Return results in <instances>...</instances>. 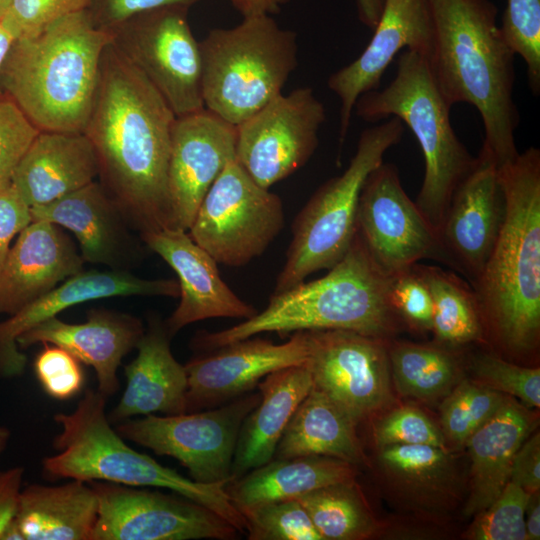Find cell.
Masks as SVG:
<instances>
[{"label":"cell","mask_w":540,"mask_h":540,"mask_svg":"<svg viewBox=\"0 0 540 540\" xmlns=\"http://www.w3.org/2000/svg\"><path fill=\"white\" fill-rule=\"evenodd\" d=\"M434 43L428 60L447 103H467L484 126L482 144L498 166L519 152L515 131L520 122L514 102L515 53L497 25L490 0H429Z\"/></svg>","instance_id":"obj_2"},{"label":"cell","mask_w":540,"mask_h":540,"mask_svg":"<svg viewBox=\"0 0 540 540\" xmlns=\"http://www.w3.org/2000/svg\"><path fill=\"white\" fill-rule=\"evenodd\" d=\"M111 41L86 10L16 39L0 67L1 93L40 131L83 132Z\"/></svg>","instance_id":"obj_4"},{"label":"cell","mask_w":540,"mask_h":540,"mask_svg":"<svg viewBox=\"0 0 540 540\" xmlns=\"http://www.w3.org/2000/svg\"><path fill=\"white\" fill-rule=\"evenodd\" d=\"M98 500L91 540H231L239 531L210 509L181 495L89 481Z\"/></svg>","instance_id":"obj_14"},{"label":"cell","mask_w":540,"mask_h":540,"mask_svg":"<svg viewBox=\"0 0 540 540\" xmlns=\"http://www.w3.org/2000/svg\"><path fill=\"white\" fill-rule=\"evenodd\" d=\"M526 540L540 539V502L539 491L531 493L525 512Z\"/></svg>","instance_id":"obj_52"},{"label":"cell","mask_w":540,"mask_h":540,"mask_svg":"<svg viewBox=\"0 0 540 540\" xmlns=\"http://www.w3.org/2000/svg\"><path fill=\"white\" fill-rule=\"evenodd\" d=\"M260 399V392L254 391L202 411L148 414L127 419L116 431L157 455L177 459L196 482H229L241 425Z\"/></svg>","instance_id":"obj_12"},{"label":"cell","mask_w":540,"mask_h":540,"mask_svg":"<svg viewBox=\"0 0 540 540\" xmlns=\"http://www.w3.org/2000/svg\"><path fill=\"white\" fill-rule=\"evenodd\" d=\"M356 233L369 255L389 277L423 259L440 262L453 270L438 231L406 194L397 167L381 163L362 188Z\"/></svg>","instance_id":"obj_13"},{"label":"cell","mask_w":540,"mask_h":540,"mask_svg":"<svg viewBox=\"0 0 540 540\" xmlns=\"http://www.w3.org/2000/svg\"><path fill=\"white\" fill-rule=\"evenodd\" d=\"M377 465L391 490L416 510L448 509L458 494L456 465L446 449L429 445L378 447Z\"/></svg>","instance_id":"obj_30"},{"label":"cell","mask_w":540,"mask_h":540,"mask_svg":"<svg viewBox=\"0 0 540 540\" xmlns=\"http://www.w3.org/2000/svg\"><path fill=\"white\" fill-rule=\"evenodd\" d=\"M39 132L14 101L0 96V188L11 183L16 167Z\"/></svg>","instance_id":"obj_44"},{"label":"cell","mask_w":540,"mask_h":540,"mask_svg":"<svg viewBox=\"0 0 540 540\" xmlns=\"http://www.w3.org/2000/svg\"><path fill=\"white\" fill-rule=\"evenodd\" d=\"M325 107L311 87L280 94L236 126L235 159L270 189L303 167L318 147Z\"/></svg>","instance_id":"obj_15"},{"label":"cell","mask_w":540,"mask_h":540,"mask_svg":"<svg viewBox=\"0 0 540 540\" xmlns=\"http://www.w3.org/2000/svg\"><path fill=\"white\" fill-rule=\"evenodd\" d=\"M13 0H0V19L6 13Z\"/></svg>","instance_id":"obj_57"},{"label":"cell","mask_w":540,"mask_h":540,"mask_svg":"<svg viewBox=\"0 0 540 540\" xmlns=\"http://www.w3.org/2000/svg\"><path fill=\"white\" fill-rule=\"evenodd\" d=\"M434 26L429 0H384L373 36L358 58L333 73L327 85L340 99V149L345 141L355 104L376 90L389 64L404 48L429 60Z\"/></svg>","instance_id":"obj_20"},{"label":"cell","mask_w":540,"mask_h":540,"mask_svg":"<svg viewBox=\"0 0 540 540\" xmlns=\"http://www.w3.org/2000/svg\"><path fill=\"white\" fill-rule=\"evenodd\" d=\"M84 260L60 226L31 221L10 247L0 272V315H13L69 277Z\"/></svg>","instance_id":"obj_23"},{"label":"cell","mask_w":540,"mask_h":540,"mask_svg":"<svg viewBox=\"0 0 540 540\" xmlns=\"http://www.w3.org/2000/svg\"><path fill=\"white\" fill-rule=\"evenodd\" d=\"M391 277L376 265L356 233L344 257L323 277L273 293L267 307L230 328L197 333L192 346L208 351L276 332L345 330L388 340L400 319L389 296Z\"/></svg>","instance_id":"obj_5"},{"label":"cell","mask_w":540,"mask_h":540,"mask_svg":"<svg viewBox=\"0 0 540 540\" xmlns=\"http://www.w3.org/2000/svg\"><path fill=\"white\" fill-rule=\"evenodd\" d=\"M355 465L326 456H300L272 459L229 481L225 490L240 507L297 498L315 489L355 480Z\"/></svg>","instance_id":"obj_33"},{"label":"cell","mask_w":540,"mask_h":540,"mask_svg":"<svg viewBox=\"0 0 540 540\" xmlns=\"http://www.w3.org/2000/svg\"><path fill=\"white\" fill-rule=\"evenodd\" d=\"M531 493L509 480L468 532L475 540H526L525 512Z\"/></svg>","instance_id":"obj_40"},{"label":"cell","mask_w":540,"mask_h":540,"mask_svg":"<svg viewBox=\"0 0 540 540\" xmlns=\"http://www.w3.org/2000/svg\"><path fill=\"white\" fill-rule=\"evenodd\" d=\"M505 216L472 287L494 340L512 355L533 353L540 335V150L498 167Z\"/></svg>","instance_id":"obj_3"},{"label":"cell","mask_w":540,"mask_h":540,"mask_svg":"<svg viewBox=\"0 0 540 540\" xmlns=\"http://www.w3.org/2000/svg\"><path fill=\"white\" fill-rule=\"evenodd\" d=\"M94 148L83 132L40 131L11 184L29 208L53 202L95 181Z\"/></svg>","instance_id":"obj_26"},{"label":"cell","mask_w":540,"mask_h":540,"mask_svg":"<svg viewBox=\"0 0 540 540\" xmlns=\"http://www.w3.org/2000/svg\"><path fill=\"white\" fill-rule=\"evenodd\" d=\"M498 167L482 146L474 166L455 189L439 229L453 271L471 286L495 246L505 216Z\"/></svg>","instance_id":"obj_19"},{"label":"cell","mask_w":540,"mask_h":540,"mask_svg":"<svg viewBox=\"0 0 540 540\" xmlns=\"http://www.w3.org/2000/svg\"><path fill=\"white\" fill-rule=\"evenodd\" d=\"M200 0H90L87 13L99 29L111 32L127 19L157 8L182 5L190 7Z\"/></svg>","instance_id":"obj_47"},{"label":"cell","mask_w":540,"mask_h":540,"mask_svg":"<svg viewBox=\"0 0 540 540\" xmlns=\"http://www.w3.org/2000/svg\"><path fill=\"white\" fill-rule=\"evenodd\" d=\"M141 239L178 276L180 302L165 323L171 337L194 322L211 318L247 320L258 312L224 282L218 263L188 231L167 227L143 234Z\"/></svg>","instance_id":"obj_21"},{"label":"cell","mask_w":540,"mask_h":540,"mask_svg":"<svg viewBox=\"0 0 540 540\" xmlns=\"http://www.w3.org/2000/svg\"><path fill=\"white\" fill-rule=\"evenodd\" d=\"M98 500L88 482L22 488L16 520L25 540H91Z\"/></svg>","instance_id":"obj_31"},{"label":"cell","mask_w":540,"mask_h":540,"mask_svg":"<svg viewBox=\"0 0 540 540\" xmlns=\"http://www.w3.org/2000/svg\"><path fill=\"white\" fill-rule=\"evenodd\" d=\"M471 368L481 384L513 395L527 407L540 406V369L517 365L491 353L471 357Z\"/></svg>","instance_id":"obj_41"},{"label":"cell","mask_w":540,"mask_h":540,"mask_svg":"<svg viewBox=\"0 0 540 540\" xmlns=\"http://www.w3.org/2000/svg\"><path fill=\"white\" fill-rule=\"evenodd\" d=\"M368 122L398 118L414 134L424 158V177L416 204L438 231L451 197L475 164L450 121L443 97L422 55L404 49L394 79L382 90L361 95L354 107Z\"/></svg>","instance_id":"obj_7"},{"label":"cell","mask_w":540,"mask_h":540,"mask_svg":"<svg viewBox=\"0 0 540 540\" xmlns=\"http://www.w3.org/2000/svg\"><path fill=\"white\" fill-rule=\"evenodd\" d=\"M509 480L517 483L529 493L540 488V435L527 438L517 451L510 471Z\"/></svg>","instance_id":"obj_49"},{"label":"cell","mask_w":540,"mask_h":540,"mask_svg":"<svg viewBox=\"0 0 540 540\" xmlns=\"http://www.w3.org/2000/svg\"><path fill=\"white\" fill-rule=\"evenodd\" d=\"M13 41V37L10 35V33L0 21V67ZM1 95L2 93L0 90V96Z\"/></svg>","instance_id":"obj_55"},{"label":"cell","mask_w":540,"mask_h":540,"mask_svg":"<svg viewBox=\"0 0 540 540\" xmlns=\"http://www.w3.org/2000/svg\"><path fill=\"white\" fill-rule=\"evenodd\" d=\"M501 33L526 64L528 86L540 94V0H507Z\"/></svg>","instance_id":"obj_39"},{"label":"cell","mask_w":540,"mask_h":540,"mask_svg":"<svg viewBox=\"0 0 540 540\" xmlns=\"http://www.w3.org/2000/svg\"><path fill=\"white\" fill-rule=\"evenodd\" d=\"M24 469L12 467L0 470V536L16 517Z\"/></svg>","instance_id":"obj_50"},{"label":"cell","mask_w":540,"mask_h":540,"mask_svg":"<svg viewBox=\"0 0 540 540\" xmlns=\"http://www.w3.org/2000/svg\"><path fill=\"white\" fill-rule=\"evenodd\" d=\"M324 540H360L377 525L355 480L327 485L296 498Z\"/></svg>","instance_id":"obj_36"},{"label":"cell","mask_w":540,"mask_h":540,"mask_svg":"<svg viewBox=\"0 0 540 540\" xmlns=\"http://www.w3.org/2000/svg\"><path fill=\"white\" fill-rule=\"evenodd\" d=\"M0 540H25L23 532L14 518L4 529L0 536Z\"/></svg>","instance_id":"obj_54"},{"label":"cell","mask_w":540,"mask_h":540,"mask_svg":"<svg viewBox=\"0 0 540 540\" xmlns=\"http://www.w3.org/2000/svg\"><path fill=\"white\" fill-rule=\"evenodd\" d=\"M356 425L340 406L312 387L286 426L273 458L326 456L356 466L365 460Z\"/></svg>","instance_id":"obj_32"},{"label":"cell","mask_w":540,"mask_h":540,"mask_svg":"<svg viewBox=\"0 0 540 540\" xmlns=\"http://www.w3.org/2000/svg\"><path fill=\"white\" fill-rule=\"evenodd\" d=\"M377 447L388 445H429L446 449L442 431L415 407H399L374 425Z\"/></svg>","instance_id":"obj_42"},{"label":"cell","mask_w":540,"mask_h":540,"mask_svg":"<svg viewBox=\"0 0 540 540\" xmlns=\"http://www.w3.org/2000/svg\"><path fill=\"white\" fill-rule=\"evenodd\" d=\"M189 8L149 10L111 31L112 44L154 86L176 117L205 108L200 44L188 22Z\"/></svg>","instance_id":"obj_11"},{"label":"cell","mask_w":540,"mask_h":540,"mask_svg":"<svg viewBox=\"0 0 540 540\" xmlns=\"http://www.w3.org/2000/svg\"><path fill=\"white\" fill-rule=\"evenodd\" d=\"M283 227L280 197L232 159L204 196L188 233L218 264L240 267L261 256Z\"/></svg>","instance_id":"obj_10"},{"label":"cell","mask_w":540,"mask_h":540,"mask_svg":"<svg viewBox=\"0 0 540 540\" xmlns=\"http://www.w3.org/2000/svg\"><path fill=\"white\" fill-rule=\"evenodd\" d=\"M432 298V330L439 344L457 347L482 341L484 321L478 299L467 280L453 270L416 263Z\"/></svg>","instance_id":"obj_34"},{"label":"cell","mask_w":540,"mask_h":540,"mask_svg":"<svg viewBox=\"0 0 540 540\" xmlns=\"http://www.w3.org/2000/svg\"><path fill=\"white\" fill-rule=\"evenodd\" d=\"M306 364L313 387L340 406L355 423L391 400V373L384 339L345 330L305 331Z\"/></svg>","instance_id":"obj_16"},{"label":"cell","mask_w":540,"mask_h":540,"mask_svg":"<svg viewBox=\"0 0 540 540\" xmlns=\"http://www.w3.org/2000/svg\"><path fill=\"white\" fill-rule=\"evenodd\" d=\"M32 221L29 206L10 183L0 188V272L11 241Z\"/></svg>","instance_id":"obj_48"},{"label":"cell","mask_w":540,"mask_h":540,"mask_svg":"<svg viewBox=\"0 0 540 540\" xmlns=\"http://www.w3.org/2000/svg\"><path fill=\"white\" fill-rule=\"evenodd\" d=\"M507 396L483 384L464 381L443 401L442 433L455 444H465L505 402Z\"/></svg>","instance_id":"obj_37"},{"label":"cell","mask_w":540,"mask_h":540,"mask_svg":"<svg viewBox=\"0 0 540 540\" xmlns=\"http://www.w3.org/2000/svg\"><path fill=\"white\" fill-rule=\"evenodd\" d=\"M391 380L399 394L420 400L444 395L455 382L457 356L444 345L386 341Z\"/></svg>","instance_id":"obj_35"},{"label":"cell","mask_w":540,"mask_h":540,"mask_svg":"<svg viewBox=\"0 0 540 540\" xmlns=\"http://www.w3.org/2000/svg\"><path fill=\"white\" fill-rule=\"evenodd\" d=\"M384 0H357L359 20L373 31L382 13Z\"/></svg>","instance_id":"obj_53"},{"label":"cell","mask_w":540,"mask_h":540,"mask_svg":"<svg viewBox=\"0 0 540 540\" xmlns=\"http://www.w3.org/2000/svg\"><path fill=\"white\" fill-rule=\"evenodd\" d=\"M90 0H13L0 19L14 40L33 36L55 21L84 10Z\"/></svg>","instance_id":"obj_43"},{"label":"cell","mask_w":540,"mask_h":540,"mask_svg":"<svg viewBox=\"0 0 540 540\" xmlns=\"http://www.w3.org/2000/svg\"><path fill=\"white\" fill-rule=\"evenodd\" d=\"M257 387L261 399L241 425L231 469L232 480L273 459L286 426L311 391L313 380L305 362L268 374Z\"/></svg>","instance_id":"obj_28"},{"label":"cell","mask_w":540,"mask_h":540,"mask_svg":"<svg viewBox=\"0 0 540 540\" xmlns=\"http://www.w3.org/2000/svg\"><path fill=\"white\" fill-rule=\"evenodd\" d=\"M308 353L305 331L294 332L282 344L252 336L204 351L184 365L185 413L218 407L247 394L268 374L305 363Z\"/></svg>","instance_id":"obj_17"},{"label":"cell","mask_w":540,"mask_h":540,"mask_svg":"<svg viewBox=\"0 0 540 540\" xmlns=\"http://www.w3.org/2000/svg\"><path fill=\"white\" fill-rule=\"evenodd\" d=\"M236 126L206 108L176 117L167 172L171 227L188 231L204 196L236 154Z\"/></svg>","instance_id":"obj_18"},{"label":"cell","mask_w":540,"mask_h":540,"mask_svg":"<svg viewBox=\"0 0 540 540\" xmlns=\"http://www.w3.org/2000/svg\"><path fill=\"white\" fill-rule=\"evenodd\" d=\"M532 429L529 412L507 397L495 415L467 440L471 479L466 515L476 516L499 496L509 481L513 459Z\"/></svg>","instance_id":"obj_29"},{"label":"cell","mask_w":540,"mask_h":540,"mask_svg":"<svg viewBox=\"0 0 540 540\" xmlns=\"http://www.w3.org/2000/svg\"><path fill=\"white\" fill-rule=\"evenodd\" d=\"M199 44L204 107L235 126L280 95L298 65L296 33L271 15L214 28Z\"/></svg>","instance_id":"obj_8"},{"label":"cell","mask_w":540,"mask_h":540,"mask_svg":"<svg viewBox=\"0 0 540 540\" xmlns=\"http://www.w3.org/2000/svg\"><path fill=\"white\" fill-rule=\"evenodd\" d=\"M166 325L152 319L136 345L137 356L125 366L126 389L108 419L112 422L160 412H186L187 373L173 356Z\"/></svg>","instance_id":"obj_27"},{"label":"cell","mask_w":540,"mask_h":540,"mask_svg":"<svg viewBox=\"0 0 540 540\" xmlns=\"http://www.w3.org/2000/svg\"><path fill=\"white\" fill-rule=\"evenodd\" d=\"M144 331L137 317L98 308L91 309L87 321L80 324L52 317L19 336L17 344L23 349L38 343L66 349L94 368L97 391L107 398L118 391V367L122 358L136 348Z\"/></svg>","instance_id":"obj_24"},{"label":"cell","mask_w":540,"mask_h":540,"mask_svg":"<svg viewBox=\"0 0 540 540\" xmlns=\"http://www.w3.org/2000/svg\"><path fill=\"white\" fill-rule=\"evenodd\" d=\"M118 296L179 297L174 279H143L127 270L81 271L0 322V376L23 373L26 356L17 339L38 324L60 312L87 301Z\"/></svg>","instance_id":"obj_22"},{"label":"cell","mask_w":540,"mask_h":540,"mask_svg":"<svg viewBox=\"0 0 540 540\" xmlns=\"http://www.w3.org/2000/svg\"><path fill=\"white\" fill-rule=\"evenodd\" d=\"M105 404L106 397L87 389L73 412L54 416L61 426L53 441L59 453L43 460L45 474L169 489L218 514L239 533L246 532L245 520L225 490L228 482H196L132 449L111 427Z\"/></svg>","instance_id":"obj_6"},{"label":"cell","mask_w":540,"mask_h":540,"mask_svg":"<svg viewBox=\"0 0 540 540\" xmlns=\"http://www.w3.org/2000/svg\"><path fill=\"white\" fill-rule=\"evenodd\" d=\"M243 17L273 15L281 11L290 0H229Z\"/></svg>","instance_id":"obj_51"},{"label":"cell","mask_w":540,"mask_h":540,"mask_svg":"<svg viewBox=\"0 0 540 540\" xmlns=\"http://www.w3.org/2000/svg\"><path fill=\"white\" fill-rule=\"evenodd\" d=\"M249 540H324L296 499H283L238 508Z\"/></svg>","instance_id":"obj_38"},{"label":"cell","mask_w":540,"mask_h":540,"mask_svg":"<svg viewBox=\"0 0 540 540\" xmlns=\"http://www.w3.org/2000/svg\"><path fill=\"white\" fill-rule=\"evenodd\" d=\"M34 371L43 390L57 400L75 396L84 383L80 361L66 349L45 344L34 362Z\"/></svg>","instance_id":"obj_45"},{"label":"cell","mask_w":540,"mask_h":540,"mask_svg":"<svg viewBox=\"0 0 540 540\" xmlns=\"http://www.w3.org/2000/svg\"><path fill=\"white\" fill-rule=\"evenodd\" d=\"M175 120L161 94L111 41L83 133L96 153L101 185L140 236L171 227L167 172Z\"/></svg>","instance_id":"obj_1"},{"label":"cell","mask_w":540,"mask_h":540,"mask_svg":"<svg viewBox=\"0 0 540 540\" xmlns=\"http://www.w3.org/2000/svg\"><path fill=\"white\" fill-rule=\"evenodd\" d=\"M10 436V430L6 426L0 424V454L6 449Z\"/></svg>","instance_id":"obj_56"},{"label":"cell","mask_w":540,"mask_h":540,"mask_svg":"<svg viewBox=\"0 0 540 540\" xmlns=\"http://www.w3.org/2000/svg\"><path fill=\"white\" fill-rule=\"evenodd\" d=\"M32 221L54 223L71 231L84 262L126 270L137 247L123 213L100 182L90 184L45 205L30 208Z\"/></svg>","instance_id":"obj_25"},{"label":"cell","mask_w":540,"mask_h":540,"mask_svg":"<svg viewBox=\"0 0 540 540\" xmlns=\"http://www.w3.org/2000/svg\"><path fill=\"white\" fill-rule=\"evenodd\" d=\"M389 296L399 319H403L415 330H432L431 294L414 266L391 277Z\"/></svg>","instance_id":"obj_46"},{"label":"cell","mask_w":540,"mask_h":540,"mask_svg":"<svg viewBox=\"0 0 540 540\" xmlns=\"http://www.w3.org/2000/svg\"><path fill=\"white\" fill-rule=\"evenodd\" d=\"M404 124L396 117L362 131L345 171L323 183L292 224V239L273 293H281L322 269L329 270L349 250L357 231L359 199L370 173L398 144Z\"/></svg>","instance_id":"obj_9"}]
</instances>
